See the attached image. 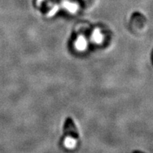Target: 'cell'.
Segmentation results:
<instances>
[{"instance_id":"5","label":"cell","mask_w":153,"mask_h":153,"mask_svg":"<svg viewBox=\"0 0 153 153\" xmlns=\"http://www.w3.org/2000/svg\"><path fill=\"white\" fill-rule=\"evenodd\" d=\"M148 20L141 13L136 11L132 14L130 19V29L135 35H141L147 30Z\"/></svg>"},{"instance_id":"4","label":"cell","mask_w":153,"mask_h":153,"mask_svg":"<svg viewBox=\"0 0 153 153\" xmlns=\"http://www.w3.org/2000/svg\"><path fill=\"white\" fill-rule=\"evenodd\" d=\"M33 6L43 16L48 18L60 11L57 0H33Z\"/></svg>"},{"instance_id":"7","label":"cell","mask_w":153,"mask_h":153,"mask_svg":"<svg viewBox=\"0 0 153 153\" xmlns=\"http://www.w3.org/2000/svg\"><path fill=\"white\" fill-rule=\"evenodd\" d=\"M80 4H81L82 9H85L91 7V6L93 4L95 0H79Z\"/></svg>"},{"instance_id":"2","label":"cell","mask_w":153,"mask_h":153,"mask_svg":"<svg viewBox=\"0 0 153 153\" xmlns=\"http://www.w3.org/2000/svg\"><path fill=\"white\" fill-rule=\"evenodd\" d=\"M79 133L76 124L71 118H68L65 122L63 128L62 144L69 150H73L78 144Z\"/></svg>"},{"instance_id":"3","label":"cell","mask_w":153,"mask_h":153,"mask_svg":"<svg viewBox=\"0 0 153 153\" xmlns=\"http://www.w3.org/2000/svg\"><path fill=\"white\" fill-rule=\"evenodd\" d=\"M111 36V31L106 26L103 24H97L95 26H91L90 30V45L102 46L107 40L109 39Z\"/></svg>"},{"instance_id":"6","label":"cell","mask_w":153,"mask_h":153,"mask_svg":"<svg viewBox=\"0 0 153 153\" xmlns=\"http://www.w3.org/2000/svg\"><path fill=\"white\" fill-rule=\"evenodd\" d=\"M60 11H62L69 16H75L82 10L79 0H57Z\"/></svg>"},{"instance_id":"8","label":"cell","mask_w":153,"mask_h":153,"mask_svg":"<svg viewBox=\"0 0 153 153\" xmlns=\"http://www.w3.org/2000/svg\"><path fill=\"white\" fill-rule=\"evenodd\" d=\"M133 153H143V152H133Z\"/></svg>"},{"instance_id":"1","label":"cell","mask_w":153,"mask_h":153,"mask_svg":"<svg viewBox=\"0 0 153 153\" xmlns=\"http://www.w3.org/2000/svg\"><path fill=\"white\" fill-rule=\"evenodd\" d=\"M91 25L87 22H79L73 28L71 47L74 52L83 53L90 45V30Z\"/></svg>"}]
</instances>
